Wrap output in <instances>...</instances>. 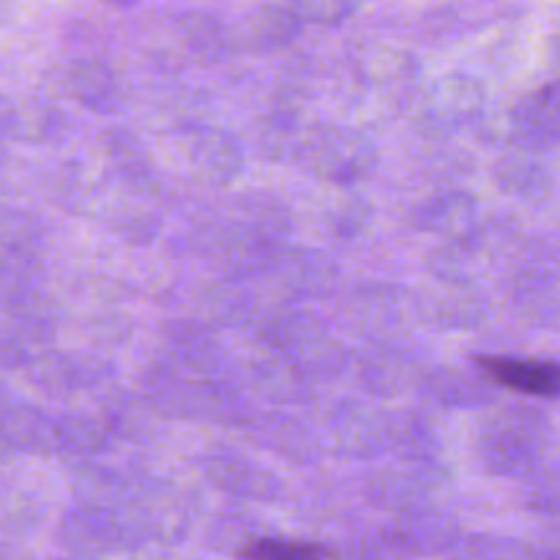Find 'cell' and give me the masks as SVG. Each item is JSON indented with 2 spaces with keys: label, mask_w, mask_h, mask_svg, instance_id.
<instances>
[{
  "label": "cell",
  "mask_w": 560,
  "mask_h": 560,
  "mask_svg": "<svg viewBox=\"0 0 560 560\" xmlns=\"http://www.w3.org/2000/svg\"><path fill=\"white\" fill-rule=\"evenodd\" d=\"M550 446V421L541 410L512 405L492 416L479 435L485 468L495 476H528Z\"/></svg>",
  "instance_id": "obj_1"
},
{
  "label": "cell",
  "mask_w": 560,
  "mask_h": 560,
  "mask_svg": "<svg viewBox=\"0 0 560 560\" xmlns=\"http://www.w3.org/2000/svg\"><path fill=\"white\" fill-rule=\"evenodd\" d=\"M476 366L495 386L525 397H560V364L541 359H514V355H479Z\"/></svg>",
  "instance_id": "obj_2"
},
{
  "label": "cell",
  "mask_w": 560,
  "mask_h": 560,
  "mask_svg": "<svg viewBox=\"0 0 560 560\" xmlns=\"http://www.w3.org/2000/svg\"><path fill=\"white\" fill-rule=\"evenodd\" d=\"M512 135L525 148L560 145V80L536 88L512 109Z\"/></svg>",
  "instance_id": "obj_3"
},
{
  "label": "cell",
  "mask_w": 560,
  "mask_h": 560,
  "mask_svg": "<svg viewBox=\"0 0 560 560\" xmlns=\"http://www.w3.org/2000/svg\"><path fill=\"white\" fill-rule=\"evenodd\" d=\"M523 503L528 512L560 520V465H545V468L539 465L530 470L523 490Z\"/></svg>",
  "instance_id": "obj_4"
},
{
  "label": "cell",
  "mask_w": 560,
  "mask_h": 560,
  "mask_svg": "<svg viewBox=\"0 0 560 560\" xmlns=\"http://www.w3.org/2000/svg\"><path fill=\"white\" fill-rule=\"evenodd\" d=\"M534 550L506 536H468L457 541L452 560H534Z\"/></svg>",
  "instance_id": "obj_5"
},
{
  "label": "cell",
  "mask_w": 560,
  "mask_h": 560,
  "mask_svg": "<svg viewBox=\"0 0 560 560\" xmlns=\"http://www.w3.org/2000/svg\"><path fill=\"white\" fill-rule=\"evenodd\" d=\"M238 560H326V556H323V547L310 545V541L260 536L241 547Z\"/></svg>",
  "instance_id": "obj_6"
},
{
  "label": "cell",
  "mask_w": 560,
  "mask_h": 560,
  "mask_svg": "<svg viewBox=\"0 0 560 560\" xmlns=\"http://www.w3.org/2000/svg\"><path fill=\"white\" fill-rule=\"evenodd\" d=\"M501 186L509 195L525 197V200H541V197L550 195V175L545 173V167L534 162H506L498 173Z\"/></svg>",
  "instance_id": "obj_7"
},
{
  "label": "cell",
  "mask_w": 560,
  "mask_h": 560,
  "mask_svg": "<svg viewBox=\"0 0 560 560\" xmlns=\"http://www.w3.org/2000/svg\"><path fill=\"white\" fill-rule=\"evenodd\" d=\"M528 315L547 326H560V273L534 279L523 293Z\"/></svg>",
  "instance_id": "obj_8"
},
{
  "label": "cell",
  "mask_w": 560,
  "mask_h": 560,
  "mask_svg": "<svg viewBox=\"0 0 560 560\" xmlns=\"http://www.w3.org/2000/svg\"><path fill=\"white\" fill-rule=\"evenodd\" d=\"M361 0H293V14L301 22H317V25H339L348 20Z\"/></svg>",
  "instance_id": "obj_9"
},
{
  "label": "cell",
  "mask_w": 560,
  "mask_h": 560,
  "mask_svg": "<svg viewBox=\"0 0 560 560\" xmlns=\"http://www.w3.org/2000/svg\"><path fill=\"white\" fill-rule=\"evenodd\" d=\"M534 556H539L541 560H560V525L541 536V545Z\"/></svg>",
  "instance_id": "obj_10"
},
{
  "label": "cell",
  "mask_w": 560,
  "mask_h": 560,
  "mask_svg": "<svg viewBox=\"0 0 560 560\" xmlns=\"http://www.w3.org/2000/svg\"><path fill=\"white\" fill-rule=\"evenodd\" d=\"M107 3H115V5H131L135 0H107Z\"/></svg>",
  "instance_id": "obj_11"
}]
</instances>
